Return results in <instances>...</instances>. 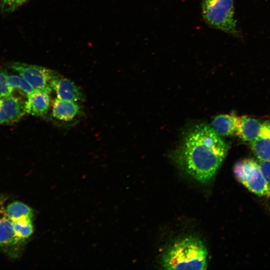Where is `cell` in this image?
<instances>
[{
	"label": "cell",
	"instance_id": "6da1fadb",
	"mask_svg": "<svg viewBox=\"0 0 270 270\" xmlns=\"http://www.w3.org/2000/svg\"><path fill=\"white\" fill-rule=\"evenodd\" d=\"M228 150L227 144L212 127L202 124L188 132L173 158L186 174L206 182L216 174Z\"/></svg>",
	"mask_w": 270,
	"mask_h": 270
},
{
	"label": "cell",
	"instance_id": "7a4b0ae2",
	"mask_svg": "<svg viewBox=\"0 0 270 270\" xmlns=\"http://www.w3.org/2000/svg\"><path fill=\"white\" fill-rule=\"evenodd\" d=\"M207 250L198 238H180L164 252L162 265L166 270H204L207 266Z\"/></svg>",
	"mask_w": 270,
	"mask_h": 270
},
{
	"label": "cell",
	"instance_id": "3957f363",
	"mask_svg": "<svg viewBox=\"0 0 270 270\" xmlns=\"http://www.w3.org/2000/svg\"><path fill=\"white\" fill-rule=\"evenodd\" d=\"M202 8L203 18L210 26L233 35L238 34L232 0H204Z\"/></svg>",
	"mask_w": 270,
	"mask_h": 270
},
{
	"label": "cell",
	"instance_id": "277c9868",
	"mask_svg": "<svg viewBox=\"0 0 270 270\" xmlns=\"http://www.w3.org/2000/svg\"><path fill=\"white\" fill-rule=\"evenodd\" d=\"M234 172L238 182L252 192L260 196H270V187L254 160L246 158L237 162Z\"/></svg>",
	"mask_w": 270,
	"mask_h": 270
},
{
	"label": "cell",
	"instance_id": "5b68a950",
	"mask_svg": "<svg viewBox=\"0 0 270 270\" xmlns=\"http://www.w3.org/2000/svg\"><path fill=\"white\" fill-rule=\"evenodd\" d=\"M6 66L26 79L35 90L48 93L53 90L56 80L61 76L55 70L30 64L11 62Z\"/></svg>",
	"mask_w": 270,
	"mask_h": 270
},
{
	"label": "cell",
	"instance_id": "8992f818",
	"mask_svg": "<svg viewBox=\"0 0 270 270\" xmlns=\"http://www.w3.org/2000/svg\"><path fill=\"white\" fill-rule=\"evenodd\" d=\"M26 102L12 94L0 98V124H10L20 120L26 114Z\"/></svg>",
	"mask_w": 270,
	"mask_h": 270
},
{
	"label": "cell",
	"instance_id": "52a82bcc",
	"mask_svg": "<svg viewBox=\"0 0 270 270\" xmlns=\"http://www.w3.org/2000/svg\"><path fill=\"white\" fill-rule=\"evenodd\" d=\"M56 98L60 100L82 102L84 95L80 88L70 80L60 76L56 80L53 88Z\"/></svg>",
	"mask_w": 270,
	"mask_h": 270
},
{
	"label": "cell",
	"instance_id": "ba28073f",
	"mask_svg": "<svg viewBox=\"0 0 270 270\" xmlns=\"http://www.w3.org/2000/svg\"><path fill=\"white\" fill-rule=\"evenodd\" d=\"M49 94L43 90H34L28 95L26 101V112L36 116L46 115L50 108Z\"/></svg>",
	"mask_w": 270,
	"mask_h": 270
},
{
	"label": "cell",
	"instance_id": "9c48e42d",
	"mask_svg": "<svg viewBox=\"0 0 270 270\" xmlns=\"http://www.w3.org/2000/svg\"><path fill=\"white\" fill-rule=\"evenodd\" d=\"M263 124L248 116L238 117L236 134L243 140L250 143L260 134Z\"/></svg>",
	"mask_w": 270,
	"mask_h": 270
},
{
	"label": "cell",
	"instance_id": "30bf717a",
	"mask_svg": "<svg viewBox=\"0 0 270 270\" xmlns=\"http://www.w3.org/2000/svg\"><path fill=\"white\" fill-rule=\"evenodd\" d=\"M81 111V107L76 102L56 98L52 106V115L60 120L68 122L72 120Z\"/></svg>",
	"mask_w": 270,
	"mask_h": 270
},
{
	"label": "cell",
	"instance_id": "8fae6325",
	"mask_svg": "<svg viewBox=\"0 0 270 270\" xmlns=\"http://www.w3.org/2000/svg\"><path fill=\"white\" fill-rule=\"evenodd\" d=\"M252 150L260 160L270 161V124L263 123L260 136L250 142Z\"/></svg>",
	"mask_w": 270,
	"mask_h": 270
},
{
	"label": "cell",
	"instance_id": "7c38bea8",
	"mask_svg": "<svg viewBox=\"0 0 270 270\" xmlns=\"http://www.w3.org/2000/svg\"><path fill=\"white\" fill-rule=\"evenodd\" d=\"M23 242L16 234L12 222L4 212L3 216H0V247L15 248Z\"/></svg>",
	"mask_w": 270,
	"mask_h": 270
},
{
	"label": "cell",
	"instance_id": "4fadbf2b",
	"mask_svg": "<svg viewBox=\"0 0 270 270\" xmlns=\"http://www.w3.org/2000/svg\"><path fill=\"white\" fill-rule=\"evenodd\" d=\"M238 117L234 114L218 115L212 120V128L220 136L236 134Z\"/></svg>",
	"mask_w": 270,
	"mask_h": 270
},
{
	"label": "cell",
	"instance_id": "5bb4252c",
	"mask_svg": "<svg viewBox=\"0 0 270 270\" xmlns=\"http://www.w3.org/2000/svg\"><path fill=\"white\" fill-rule=\"evenodd\" d=\"M6 213L12 221L32 220L34 217L33 210L26 204L18 201L8 204Z\"/></svg>",
	"mask_w": 270,
	"mask_h": 270
},
{
	"label": "cell",
	"instance_id": "9a60e30c",
	"mask_svg": "<svg viewBox=\"0 0 270 270\" xmlns=\"http://www.w3.org/2000/svg\"><path fill=\"white\" fill-rule=\"evenodd\" d=\"M8 82L12 90H16L26 96L35 90L31 84L20 75H8Z\"/></svg>",
	"mask_w": 270,
	"mask_h": 270
},
{
	"label": "cell",
	"instance_id": "2e32d148",
	"mask_svg": "<svg viewBox=\"0 0 270 270\" xmlns=\"http://www.w3.org/2000/svg\"><path fill=\"white\" fill-rule=\"evenodd\" d=\"M13 228L16 236L24 240L28 238L34 231L32 220H20L12 221Z\"/></svg>",
	"mask_w": 270,
	"mask_h": 270
},
{
	"label": "cell",
	"instance_id": "e0dca14e",
	"mask_svg": "<svg viewBox=\"0 0 270 270\" xmlns=\"http://www.w3.org/2000/svg\"><path fill=\"white\" fill-rule=\"evenodd\" d=\"M8 76L6 70L0 69V98L12 94L13 90L9 85Z\"/></svg>",
	"mask_w": 270,
	"mask_h": 270
},
{
	"label": "cell",
	"instance_id": "ac0fdd59",
	"mask_svg": "<svg viewBox=\"0 0 270 270\" xmlns=\"http://www.w3.org/2000/svg\"><path fill=\"white\" fill-rule=\"evenodd\" d=\"M258 164L266 182L270 187V161L258 160Z\"/></svg>",
	"mask_w": 270,
	"mask_h": 270
},
{
	"label": "cell",
	"instance_id": "d6986e66",
	"mask_svg": "<svg viewBox=\"0 0 270 270\" xmlns=\"http://www.w3.org/2000/svg\"><path fill=\"white\" fill-rule=\"evenodd\" d=\"M14 0H0V6L4 12H12Z\"/></svg>",
	"mask_w": 270,
	"mask_h": 270
},
{
	"label": "cell",
	"instance_id": "ffe728a7",
	"mask_svg": "<svg viewBox=\"0 0 270 270\" xmlns=\"http://www.w3.org/2000/svg\"><path fill=\"white\" fill-rule=\"evenodd\" d=\"M28 0H14L13 6V11L18 6L22 4Z\"/></svg>",
	"mask_w": 270,
	"mask_h": 270
},
{
	"label": "cell",
	"instance_id": "44dd1931",
	"mask_svg": "<svg viewBox=\"0 0 270 270\" xmlns=\"http://www.w3.org/2000/svg\"><path fill=\"white\" fill-rule=\"evenodd\" d=\"M6 200V198L2 195H0V206Z\"/></svg>",
	"mask_w": 270,
	"mask_h": 270
}]
</instances>
